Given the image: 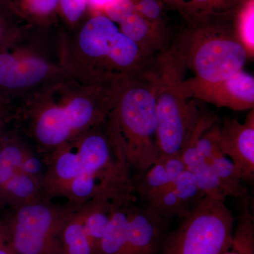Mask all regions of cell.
Wrapping results in <instances>:
<instances>
[{
    "mask_svg": "<svg viewBox=\"0 0 254 254\" xmlns=\"http://www.w3.org/2000/svg\"><path fill=\"white\" fill-rule=\"evenodd\" d=\"M48 155L46 173L41 181L43 196L48 200L65 197L71 182L80 172L79 157L75 140Z\"/></svg>",
    "mask_w": 254,
    "mask_h": 254,
    "instance_id": "15",
    "label": "cell"
},
{
    "mask_svg": "<svg viewBox=\"0 0 254 254\" xmlns=\"http://www.w3.org/2000/svg\"><path fill=\"white\" fill-rule=\"evenodd\" d=\"M30 150L23 136L11 128L0 143V190L21 173L23 159Z\"/></svg>",
    "mask_w": 254,
    "mask_h": 254,
    "instance_id": "18",
    "label": "cell"
},
{
    "mask_svg": "<svg viewBox=\"0 0 254 254\" xmlns=\"http://www.w3.org/2000/svg\"><path fill=\"white\" fill-rule=\"evenodd\" d=\"M239 215L232 236L231 249L240 254H254V221L247 200Z\"/></svg>",
    "mask_w": 254,
    "mask_h": 254,
    "instance_id": "25",
    "label": "cell"
},
{
    "mask_svg": "<svg viewBox=\"0 0 254 254\" xmlns=\"http://www.w3.org/2000/svg\"><path fill=\"white\" fill-rule=\"evenodd\" d=\"M133 203H115L98 254H128L127 225L128 210Z\"/></svg>",
    "mask_w": 254,
    "mask_h": 254,
    "instance_id": "19",
    "label": "cell"
},
{
    "mask_svg": "<svg viewBox=\"0 0 254 254\" xmlns=\"http://www.w3.org/2000/svg\"><path fill=\"white\" fill-rule=\"evenodd\" d=\"M104 14L118 23L122 33L146 53L160 56L168 51L171 37L140 14L131 0H116L105 9Z\"/></svg>",
    "mask_w": 254,
    "mask_h": 254,
    "instance_id": "11",
    "label": "cell"
},
{
    "mask_svg": "<svg viewBox=\"0 0 254 254\" xmlns=\"http://www.w3.org/2000/svg\"><path fill=\"white\" fill-rule=\"evenodd\" d=\"M235 13L185 21L169 51L195 78L204 81H220L243 70L249 57L235 31Z\"/></svg>",
    "mask_w": 254,
    "mask_h": 254,
    "instance_id": "5",
    "label": "cell"
},
{
    "mask_svg": "<svg viewBox=\"0 0 254 254\" xmlns=\"http://www.w3.org/2000/svg\"><path fill=\"white\" fill-rule=\"evenodd\" d=\"M156 72L119 83L106 125L119 156L141 176L160 158L157 139Z\"/></svg>",
    "mask_w": 254,
    "mask_h": 254,
    "instance_id": "4",
    "label": "cell"
},
{
    "mask_svg": "<svg viewBox=\"0 0 254 254\" xmlns=\"http://www.w3.org/2000/svg\"><path fill=\"white\" fill-rule=\"evenodd\" d=\"M106 121L75 139L80 172L65 195L70 204L79 206L92 199L115 203L135 200V182L129 168L115 149Z\"/></svg>",
    "mask_w": 254,
    "mask_h": 254,
    "instance_id": "6",
    "label": "cell"
},
{
    "mask_svg": "<svg viewBox=\"0 0 254 254\" xmlns=\"http://www.w3.org/2000/svg\"><path fill=\"white\" fill-rule=\"evenodd\" d=\"M235 31L249 59L254 56V0H243L234 16Z\"/></svg>",
    "mask_w": 254,
    "mask_h": 254,
    "instance_id": "26",
    "label": "cell"
},
{
    "mask_svg": "<svg viewBox=\"0 0 254 254\" xmlns=\"http://www.w3.org/2000/svg\"><path fill=\"white\" fill-rule=\"evenodd\" d=\"M63 37L60 24L26 23L0 50V93L15 106L70 77L63 65Z\"/></svg>",
    "mask_w": 254,
    "mask_h": 254,
    "instance_id": "3",
    "label": "cell"
},
{
    "mask_svg": "<svg viewBox=\"0 0 254 254\" xmlns=\"http://www.w3.org/2000/svg\"><path fill=\"white\" fill-rule=\"evenodd\" d=\"M46 171V163L30 150L23 159L21 173L35 177L42 181Z\"/></svg>",
    "mask_w": 254,
    "mask_h": 254,
    "instance_id": "30",
    "label": "cell"
},
{
    "mask_svg": "<svg viewBox=\"0 0 254 254\" xmlns=\"http://www.w3.org/2000/svg\"><path fill=\"white\" fill-rule=\"evenodd\" d=\"M220 146L222 153L231 160L244 182L254 178V113L247 115L245 123L225 117L220 123Z\"/></svg>",
    "mask_w": 254,
    "mask_h": 254,
    "instance_id": "12",
    "label": "cell"
},
{
    "mask_svg": "<svg viewBox=\"0 0 254 254\" xmlns=\"http://www.w3.org/2000/svg\"><path fill=\"white\" fill-rule=\"evenodd\" d=\"M135 9L155 27L170 36L163 0H131Z\"/></svg>",
    "mask_w": 254,
    "mask_h": 254,
    "instance_id": "29",
    "label": "cell"
},
{
    "mask_svg": "<svg viewBox=\"0 0 254 254\" xmlns=\"http://www.w3.org/2000/svg\"><path fill=\"white\" fill-rule=\"evenodd\" d=\"M186 170L181 155L160 156L135 184L136 193L146 203L150 198L173 184Z\"/></svg>",
    "mask_w": 254,
    "mask_h": 254,
    "instance_id": "16",
    "label": "cell"
},
{
    "mask_svg": "<svg viewBox=\"0 0 254 254\" xmlns=\"http://www.w3.org/2000/svg\"><path fill=\"white\" fill-rule=\"evenodd\" d=\"M45 198L41 180L23 173L15 175L0 190V206L16 208Z\"/></svg>",
    "mask_w": 254,
    "mask_h": 254,
    "instance_id": "20",
    "label": "cell"
},
{
    "mask_svg": "<svg viewBox=\"0 0 254 254\" xmlns=\"http://www.w3.org/2000/svg\"><path fill=\"white\" fill-rule=\"evenodd\" d=\"M63 65L71 77L88 84H113L154 72L159 56L141 49L102 13L88 14L64 31Z\"/></svg>",
    "mask_w": 254,
    "mask_h": 254,
    "instance_id": "2",
    "label": "cell"
},
{
    "mask_svg": "<svg viewBox=\"0 0 254 254\" xmlns=\"http://www.w3.org/2000/svg\"><path fill=\"white\" fill-rule=\"evenodd\" d=\"M168 220L145 205L129 207L127 225L128 254H158Z\"/></svg>",
    "mask_w": 254,
    "mask_h": 254,
    "instance_id": "14",
    "label": "cell"
},
{
    "mask_svg": "<svg viewBox=\"0 0 254 254\" xmlns=\"http://www.w3.org/2000/svg\"><path fill=\"white\" fill-rule=\"evenodd\" d=\"M179 86L187 98L218 108L235 111L254 109V78L243 70L217 81H207L195 77L182 79Z\"/></svg>",
    "mask_w": 254,
    "mask_h": 254,
    "instance_id": "10",
    "label": "cell"
},
{
    "mask_svg": "<svg viewBox=\"0 0 254 254\" xmlns=\"http://www.w3.org/2000/svg\"><path fill=\"white\" fill-rule=\"evenodd\" d=\"M235 218L225 201L205 196L175 230L158 254H222L231 248Z\"/></svg>",
    "mask_w": 254,
    "mask_h": 254,
    "instance_id": "8",
    "label": "cell"
},
{
    "mask_svg": "<svg viewBox=\"0 0 254 254\" xmlns=\"http://www.w3.org/2000/svg\"><path fill=\"white\" fill-rule=\"evenodd\" d=\"M214 173L226 198L232 196L247 200V190L242 185V175L238 169L227 156L221 153L211 160Z\"/></svg>",
    "mask_w": 254,
    "mask_h": 254,
    "instance_id": "24",
    "label": "cell"
},
{
    "mask_svg": "<svg viewBox=\"0 0 254 254\" xmlns=\"http://www.w3.org/2000/svg\"><path fill=\"white\" fill-rule=\"evenodd\" d=\"M88 14L87 0H60V21L65 32L77 27Z\"/></svg>",
    "mask_w": 254,
    "mask_h": 254,
    "instance_id": "28",
    "label": "cell"
},
{
    "mask_svg": "<svg viewBox=\"0 0 254 254\" xmlns=\"http://www.w3.org/2000/svg\"><path fill=\"white\" fill-rule=\"evenodd\" d=\"M74 206L41 198L9 208L1 221L10 245L18 254H59L60 230Z\"/></svg>",
    "mask_w": 254,
    "mask_h": 254,
    "instance_id": "9",
    "label": "cell"
},
{
    "mask_svg": "<svg viewBox=\"0 0 254 254\" xmlns=\"http://www.w3.org/2000/svg\"><path fill=\"white\" fill-rule=\"evenodd\" d=\"M21 19L36 26L61 24L59 18L60 0H8Z\"/></svg>",
    "mask_w": 254,
    "mask_h": 254,
    "instance_id": "23",
    "label": "cell"
},
{
    "mask_svg": "<svg viewBox=\"0 0 254 254\" xmlns=\"http://www.w3.org/2000/svg\"><path fill=\"white\" fill-rule=\"evenodd\" d=\"M186 69L170 51L160 58L157 76V139L160 156L181 155L199 118L195 100L180 90Z\"/></svg>",
    "mask_w": 254,
    "mask_h": 254,
    "instance_id": "7",
    "label": "cell"
},
{
    "mask_svg": "<svg viewBox=\"0 0 254 254\" xmlns=\"http://www.w3.org/2000/svg\"><path fill=\"white\" fill-rule=\"evenodd\" d=\"M87 1H88V14H95V13L104 14L105 9L116 0H87Z\"/></svg>",
    "mask_w": 254,
    "mask_h": 254,
    "instance_id": "32",
    "label": "cell"
},
{
    "mask_svg": "<svg viewBox=\"0 0 254 254\" xmlns=\"http://www.w3.org/2000/svg\"><path fill=\"white\" fill-rule=\"evenodd\" d=\"M206 196L193 175L185 170L170 186L146 202L162 218H186Z\"/></svg>",
    "mask_w": 254,
    "mask_h": 254,
    "instance_id": "13",
    "label": "cell"
},
{
    "mask_svg": "<svg viewBox=\"0 0 254 254\" xmlns=\"http://www.w3.org/2000/svg\"><path fill=\"white\" fill-rule=\"evenodd\" d=\"M59 254H97L85 232L81 205L73 207L63 222Z\"/></svg>",
    "mask_w": 254,
    "mask_h": 254,
    "instance_id": "17",
    "label": "cell"
},
{
    "mask_svg": "<svg viewBox=\"0 0 254 254\" xmlns=\"http://www.w3.org/2000/svg\"><path fill=\"white\" fill-rule=\"evenodd\" d=\"M15 110L16 108L12 101L0 93V123L7 122L12 123Z\"/></svg>",
    "mask_w": 254,
    "mask_h": 254,
    "instance_id": "31",
    "label": "cell"
},
{
    "mask_svg": "<svg viewBox=\"0 0 254 254\" xmlns=\"http://www.w3.org/2000/svg\"><path fill=\"white\" fill-rule=\"evenodd\" d=\"M11 123H7V122H3V123H0V143L2 141L3 138L6 136L8 132L11 129L10 128V125Z\"/></svg>",
    "mask_w": 254,
    "mask_h": 254,
    "instance_id": "34",
    "label": "cell"
},
{
    "mask_svg": "<svg viewBox=\"0 0 254 254\" xmlns=\"http://www.w3.org/2000/svg\"><path fill=\"white\" fill-rule=\"evenodd\" d=\"M115 204L110 200L92 199L81 205L85 232L97 254Z\"/></svg>",
    "mask_w": 254,
    "mask_h": 254,
    "instance_id": "22",
    "label": "cell"
},
{
    "mask_svg": "<svg viewBox=\"0 0 254 254\" xmlns=\"http://www.w3.org/2000/svg\"><path fill=\"white\" fill-rule=\"evenodd\" d=\"M0 254H18L10 245L1 219H0Z\"/></svg>",
    "mask_w": 254,
    "mask_h": 254,
    "instance_id": "33",
    "label": "cell"
},
{
    "mask_svg": "<svg viewBox=\"0 0 254 254\" xmlns=\"http://www.w3.org/2000/svg\"><path fill=\"white\" fill-rule=\"evenodd\" d=\"M116 88L68 77L16 105L13 123L41 151L49 153L105 123Z\"/></svg>",
    "mask_w": 254,
    "mask_h": 254,
    "instance_id": "1",
    "label": "cell"
},
{
    "mask_svg": "<svg viewBox=\"0 0 254 254\" xmlns=\"http://www.w3.org/2000/svg\"><path fill=\"white\" fill-rule=\"evenodd\" d=\"M165 6L176 11L185 21L208 15L236 11L243 0H163Z\"/></svg>",
    "mask_w": 254,
    "mask_h": 254,
    "instance_id": "21",
    "label": "cell"
},
{
    "mask_svg": "<svg viewBox=\"0 0 254 254\" xmlns=\"http://www.w3.org/2000/svg\"><path fill=\"white\" fill-rule=\"evenodd\" d=\"M8 0H0V50L8 46L26 25Z\"/></svg>",
    "mask_w": 254,
    "mask_h": 254,
    "instance_id": "27",
    "label": "cell"
},
{
    "mask_svg": "<svg viewBox=\"0 0 254 254\" xmlns=\"http://www.w3.org/2000/svg\"><path fill=\"white\" fill-rule=\"evenodd\" d=\"M222 254H239L238 252H236V251L232 250V249L230 248V250L226 251V252H225V253H223Z\"/></svg>",
    "mask_w": 254,
    "mask_h": 254,
    "instance_id": "35",
    "label": "cell"
}]
</instances>
